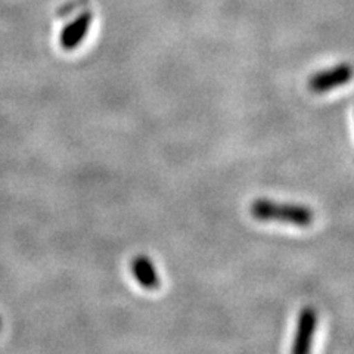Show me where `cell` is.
Segmentation results:
<instances>
[{
    "mask_svg": "<svg viewBox=\"0 0 354 354\" xmlns=\"http://www.w3.org/2000/svg\"><path fill=\"white\" fill-rule=\"evenodd\" d=\"M317 325V315L315 308L306 307L298 317V328H297V335L294 338L292 344V353L303 354L310 351L312 348V339L315 335Z\"/></svg>",
    "mask_w": 354,
    "mask_h": 354,
    "instance_id": "3",
    "label": "cell"
},
{
    "mask_svg": "<svg viewBox=\"0 0 354 354\" xmlns=\"http://www.w3.org/2000/svg\"><path fill=\"white\" fill-rule=\"evenodd\" d=\"M354 71L348 64H341L334 66L332 70H328L325 73H320L313 75L308 82V87L312 92H326L329 88H334L337 86L346 84L351 77Z\"/></svg>",
    "mask_w": 354,
    "mask_h": 354,
    "instance_id": "2",
    "label": "cell"
},
{
    "mask_svg": "<svg viewBox=\"0 0 354 354\" xmlns=\"http://www.w3.org/2000/svg\"><path fill=\"white\" fill-rule=\"evenodd\" d=\"M133 274L138 282L147 290H157L160 288V278L151 260L145 256H138L131 264Z\"/></svg>",
    "mask_w": 354,
    "mask_h": 354,
    "instance_id": "5",
    "label": "cell"
},
{
    "mask_svg": "<svg viewBox=\"0 0 354 354\" xmlns=\"http://www.w3.org/2000/svg\"><path fill=\"white\" fill-rule=\"evenodd\" d=\"M92 24V14H82L77 17L73 22L66 26L61 35V46L65 50H73L84 40L88 28Z\"/></svg>",
    "mask_w": 354,
    "mask_h": 354,
    "instance_id": "4",
    "label": "cell"
},
{
    "mask_svg": "<svg viewBox=\"0 0 354 354\" xmlns=\"http://www.w3.org/2000/svg\"><path fill=\"white\" fill-rule=\"evenodd\" d=\"M251 214L259 220H281L298 226H308L315 218L313 212L307 207L281 205L268 199H257L251 205Z\"/></svg>",
    "mask_w": 354,
    "mask_h": 354,
    "instance_id": "1",
    "label": "cell"
}]
</instances>
